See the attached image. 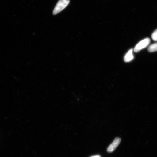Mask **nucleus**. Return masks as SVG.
Returning <instances> with one entry per match:
<instances>
[{
    "mask_svg": "<svg viewBox=\"0 0 157 157\" xmlns=\"http://www.w3.org/2000/svg\"><path fill=\"white\" fill-rule=\"evenodd\" d=\"M70 2V0H59L55 7L53 14L56 15L60 13L67 6Z\"/></svg>",
    "mask_w": 157,
    "mask_h": 157,
    "instance_id": "obj_1",
    "label": "nucleus"
},
{
    "mask_svg": "<svg viewBox=\"0 0 157 157\" xmlns=\"http://www.w3.org/2000/svg\"><path fill=\"white\" fill-rule=\"evenodd\" d=\"M150 39L149 38L143 39L136 44L133 50L136 52H140L142 49L146 48L150 44Z\"/></svg>",
    "mask_w": 157,
    "mask_h": 157,
    "instance_id": "obj_2",
    "label": "nucleus"
},
{
    "mask_svg": "<svg viewBox=\"0 0 157 157\" xmlns=\"http://www.w3.org/2000/svg\"><path fill=\"white\" fill-rule=\"evenodd\" d=\"M121 139L119 137H116L113 142L108 147L107 151L108 152L111 153L114 151L120 143Z\"/></svg>",
    "mask_w": 157,
    "mask_h": 157,
    "instance_id": "obj_3",
    "label": "nucleus"
},
{
    "mask_svg": "<svg viewBox=\"0 0 157 157\" xmlns=\"http://www.w3.org/2000/svg\"><path fill=\"white\" fill-rule=\"evenodd\" d=\"M133 49L129 50L124 56V60L125 62H129L131 61L134 59V56L133 54Z\"/></svg>",
    "mask_w": 157,
    "mask_h": 157,
    "instance_id": "obj_4",
    "label": "nucleus"
},
{
    "mask_svg": "<svg viewBox=\"0 0 157 157\" xmlns=\"http://www.w3.org/2000/svg\"><path fill=\"white\" fill-rule=\"evenodd\" d=\"M149 52H152L157 51V43L151 45L148 48Z\"/></svg>",
    "mask_w": 157,
    "mask_h": 157,
    "instance_id": "obj_5",
    "label": "nucleus"
},
{
    "mask_svg": "<svg viewBox=\"0 0 157 157\" xmlns=\"http://www.w3.org/2000/svg\"><path fill=\"white\" fill-rule=\"evenodd\" d=\"M152 38L153 40L157 41V29L152 33Z\"/></svg>",
    "mask_w": 157,
    "mask_h": 157,
    "instance_id": "obj_6",
    "label": "nucleus"
},
{
    "mask_svg": "<svg viewBox=\"0 0 157 157\" xmlns=\"http://www.w3.org/2000/svg\"><path fill=\"white\" fill-rule=\"evenodd\" d=\"M90 157H101V156H100V155H98L93 156H91Z\"/></svg>",
    "mask_w": 157,
    "mask_h": 157,
    "instance_id": "obj_7",
    "label": "nucleus"
}]
</instances>
